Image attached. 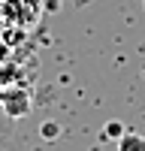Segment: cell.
<instances>
[{
	"instance_id": "cell-1",
	"label": "cell",
	"mask_w": 145,
	"mask_h": 151,
	"mask_svg": "<svg viewBox=\"0 0 145 151\" xmlns=\"http://www.w3.org/2000/svg\"><path fill=\"white\" fill-rule=\"evenodd\" d=\"M45 12V0H3V15L15 27H33Z\"/></svg>"
},
{
	"instance_id": "cell-2",
	"label": "cell",
	"mask_w": 145,
	"mask_h": 151,
	"mask_svg": "<svg viewBox=\"0 0 145 151\" xmlns=\"http://www.w3.org/2000/svg\"><path fill=\"white\" fill-rule=\"evenodd\" d=\"M0 106L9 118H24L30 112V94L24 88H6L0 91Z\"/></svg>"
},
{
	"instance_id": "cell-3",
	"label": "cell",
	"mask_w": 145,
	"mask_h": 151,
	"mask_svg": "<svg viewBox=\"0 0 145 151\" xmlns=\"http://www.w3.org/2000/svg\"><path fill=\"white\" fill-rule=\"evenodd\" d=\"M118 151H145V136L139 133H124L118 139Z\"/></svg>"
},
{
	"instance_id": "cell-5",
	"label": "cell",
	"mask_w": 145,
	"mask_h": 151,
	"mask_svg": "<svg viewBox=\"0 0 145 151\" xmlns=\"http://www.w3.org/2000/svg\"><path fill=\"white\" fill-rule=\"evenodd\" d=\"M142 6H145V0H142Z\"/></svg>"
},
{
	"instance_id": "cell-4",
	"label": "cell",
	"mask_w": 145,
	"mask_h": 151,
	"mask_svg": "<svg viewBox=\"0 0 145 151\" xmlns=\"http://www.w3.org/2000/svg\"><path fill=\"white\" fill-rule=\"evenodd\" d=\"M60 3H64V0H45V12H57Z\"/></svg>"
}]
</instances>
